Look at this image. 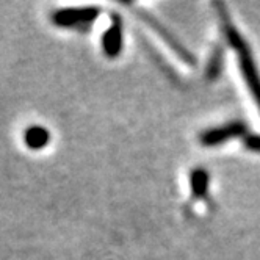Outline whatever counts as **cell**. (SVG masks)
I'll return each mask as SVG.
<instances>
[{"instance_id":"obj_1","label":"cell","mask_w":260,"mask_h":260,"mask_svg":"<svg viewBox=\"0 0 260 260\" xmlns=\"http://www.w3.org/2000/svg\"><path fill=\"white\" fill-rule=\"evenodd\" d=\"M234 49L237 50L238 68H240L241 76H243V80L246 82V86L251 92V96L254 98V102L257 104V107L260 110V74L255 66V61L252 58V53H251L246 41L240 43Z\"/></svg>"},{"instance_id":"obj_2","label":"cell","mask_w":260,"mask_h":260,"mask_svg":"<svg viewBox=\"0 0 260 260\" xmlns=\"http://www.w3.org/2000/svg\"><path fill=\"white\" fill-rule=\"evenodd\" d=\"M101 14L99 7H83V8H61L53 11L50 19L61 28H74L80 25H88L96 21Z\"/></svg>"},{"instance_id":"obj_3","label":"cell","mask_w":260,"mask_h":260,"mask_svg":"<svg viewBox=\"0 0 260 260\" xmlns=\"http://www.w3.org/2000/svg\"><path fill=\"white\" fill-rule=\"evenodd\" d=\"M246 134V124L235 121V122H229L226 125H221V127H213L206 130L199 141L202 146L206 147H215V146H221L231 140L240 138V137H245Z\"/></svg>"},{"instance_id":"obj_4","label":"cell","mask_w":260,"mask_h":260,"mask_svg":"<svg viewBox=\"0 0 260 260\" xmlns=\"http://www.w3.org/2000/svg\"><path fill=\"white\" fill-rule=\"evenodd\" d=\"M137 16L140 17L141 21H144L147 25H149L155 33H158L160 38L170 46V49L177 55V57H179L182 61H185L187 64H190V66H194V64H196V60L187 52V49H185L182 44H179V43L174 40V36H173L168 30H166L158 21H155V17H152L147 11H141V10H137Z\"/></svg>"},{"instance_id":"obj_5","label":"cell","mask_w":260,"mask_h":260,"mask_svg":"<svg viewBox=\"0 0 260 260\" xmlns=\"http://www.w3.org/2000/svg\"><path fill=\"white\" fill-rule=\"evenodd\" d=\"M124 28L122 19L118 14H111V24L102 35V50L107 58H118L122 52Z\"/></svg>"},{"instance_id":"obj_6","label":"cell","mask_w":260,"mask_h":260,"mask_svg":"<svg viewBox=\"0 0 260 260\" xmlns=\"http://www.w3.org/2000/svg\"><path fill=\"white\" fill-rule=\"evenodd\" d=\"M50 141V134L46 127L41 125H30L24 132V143L27 144L28 149L40 151L46 147Z\"/></svg>"},{"instance_id":"obj_7","label":"cell","mask_w":260,"mask_h":260,"mask_svg":"<svg viewBox=\"0 0 260 260\" xmlns=\"http://www.w3.org/2000/svg\"><path fill=\"white\" fill-rule=\"evenodd\" d=\"M209 183L210 177L209 173L202 168H196L190 174V190L191 196L198 201H202L209 196Z\"/></svg>"},{"instance_id":"obj_8","label":"cell","mask_w":260,"mask_h":260,"mask_svg":"<svg viewBox=\"0 0 260 260\" xmlns=\"http://www.w3.org/2000/svg\"><path fill=\"white\" fill-rule=\"evenodd\" d=\"M221 66H222V50L221 49H215V52L212 53V57L209 60V64H207V77L210 80L216 79L221 72Z\"/></svg>"},{"instance_id":"obj_9","label":"cell","mask_w":260,"mask_h":260,"mask_svg":"<svg viewBox=\"0 0 260 260\" xmlns=\"http://www.w3.org/2000/svg\"><path fill=\"white\" fill-rule=\"evenodd\" d=\"M243 144L248 151L260 154V135H248L243 140Z\"/></svg>"}]
</instances>
